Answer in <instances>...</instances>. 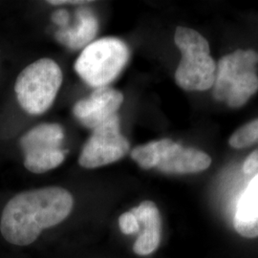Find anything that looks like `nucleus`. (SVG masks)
<instances>
[{
	"label": "nucleus",
	"instance_id": "14",
	"mask_svg": "<svg viewBox=\"0 0 258 258\" xmlns=\"http://www.w3.org/2000/svg\"><path fill=\"white\" fill-rule=\"evenodd\" d=\"M119 227L123 234H135L140 231V223L132 212L122 213L119 218Z\"/></svg>",
	"mask_w": 258,
	"mask_h": 258
},
{
	"label": "nucleus",
	"instance_id": "9",
	"mask_svg": "<svg viewBox=\"0 0 258 258\" xmlns=\"http://www.w3.org/2000/svg\"><path fill=\"white\" fill-rule=\"evenodd\" d=\"M123 102L122 93L108 86L96 88L73 107L75 117L88 128H97L115 117Z\"/></svg>",
	"mask_w": 258,
	"mask_h": 258
},
{
	"label": "nucleus",
	"instance_id": "7",
	"mask_svg": "<svg viewBox=\"0 0 258 258\" xmlns=\"http://www.w3.org/2000/svg\"><path fill=\"white\" fill-rule=\"evenodd\" d=\"M64 130L57 123H42L30 129L20 140L24 166L33 173H44L60 166L65 159L61 144Z\"/></svg>",
	"mask_w": 258,
	"mask_h": 258
},
{
	"label": "nucleus",
	"instance_id": "6",
	"mask_svg": "<svg viewBox=\"0 0 258 258\" xmlns=\"http://www.w3.org/2000/svg\"><path fill=\"white\" fill-rule=\"evenodd\" d=\"M128 46L117 37L88 44L75 62V70L89 86L100 88L114 82L129 59Z\"/></svg>",
	"mask_w": 258,
	"mask_h": 258
},
{
	"label": "nucleus",
	"instance_id": "15",
	"mask_svg": "<svg viewBox=\"0 0 258 258\" xmlns=\"http://www.w3.org/2000/svg\"><path fill=\"white\" fill-rule=\"evenodd\" d=\"M258 169V149L252 151L246 159L243 165V171L246 174H250Z\"/></svg>",
	"mask_w": 258,
	"mask_h": 258
},
{
	"label": "nucleus",
	"instance_id": "2",
	"mask_svg": "<svg viewBox=\"0 0 258 258\" xmlns=\"http://www.w3.org/2000/svg\"><path fill=\"white\" fill-rule=\"evenodd\" d=\"M254 50H236L224 55L216 65L213 97L231 108H239L258 91Z\"/></svg>",
	"mask_w": 258,
	"mask_h": 258
},
{
	"label": "nucleus",
	"instance_id": "16",
	"mask_svg": "<svg viewBox=\"0 0 258 258\" xmlns=\"http://www.w3.org/2000/svg\"><path fill=\"white\" fill-rule=\"evenodd\" d=\"M52 20L59 27H66L68 26V23H69V13L65 10L55 11V13L52 15Z\"/></svg>",
	"mask_w": 258,
	"mask_h": 258
},
{
	"label": "nucleus",
	"instance_id": "8",
	"mask_svg": "<svg viewBox=\"0 0 258 258\" xmlns=\"http://www.w3.org/2000/svg\"><path fill=\"white\" fill-rule=\"evenodd\" d=\"M130 144L120 131V117L112 119L93 130L83 146L79 164L87 169L98 168L118 162L128 152Z\"/></svg>",
	"mask_w": 258,
	"mask_h": 258
},
{
	"label": "nucleus",
	"instance_id": "10",
	"mask_svg": "<svg viewBox=\"0 0 258 258\" xmlns=\"http://www.w3.org/2000/svg\"><path fill=\"white\" fill-rule=\"evenodd\" d=\"M130 212L136 216L140 228L143 227L133 250L138 255H148L158 249L161 242L162 218L160 212L152 201H145Z\"/></svg>",
	"mask_w": 258,
	"mask_h": 258
},
{
	"label": "nucleus",
	"instance_id": "17",
	"mask_svg": "<svg viewBox=\"0 0 258 258\" xmlns=\"http://www.w3.org/2000/svg\"><path fill=\"white\" fill-rule=\"evenodd\" d=\"M49 4L54 6H61V5H80L84 6L86 4L91 3V1H83V0H51L48 1Z\"/></svg>",
	"mask_w": 258,
	"mask_h": 258
},
{
	"label": "nucleus",
	"instance_id": "4",
	"mask_svg": "<svg viewBox=\"0 0 258 258\" xmlns=\"http://www.w3.org/2000/svg\"><path fill=\"white\" fill-rule=\"evenodd\" d=\"M131 158L144 169L157 168L166 174H188L206 170L212 164L210 155L184 148L170 139H162L133 148Z\"/></svg>",
	"mask_w": 258,
	"mask_h": 258
},
{
	"label": "nucleus",
	"instance_id": "1",
	"mask_svg": "<svg viewBox=\"0 0 258 258\" xmlns=\"http://www.w3.org/2000/svg\"><path fill=\"white\" fill-rule=\"evenodd\" d=\"M74 207V198L60 186L31 189L14 196L3 209L0 231L16 246L34 243L41 232L64 221Z\"/></svg>",
	"mask_w": 258,
	"mask_h": 258
},
{
	"label": "nucleus",
	"instance_id": "12",
	"mask_svg": "<svg viewBox=\"0 0 258 258\" xmlns=\"http://www.w3.org/2000/svg\"><path fill=\"white\" fill-rule=\"evenodd\" d=\"M233 225L243 237L258 236V173L251 179L238 200Z\"/></svg>",
	"mask_w": 258,
	"mask_h": 258
},
{
	"label": "nucleus",
	"instance_id": "3",
	"mask_svg": "<svg viewBox=\"0 0 258 258\" xmlns=\"http://www.w3.org/2000/svg\"><path fill=\"white\" fill-rule=\"evenodd\" d=\"M174 42L182 53L176 69V83L185 91H206L212 88L216 64L210 55L208 40L194 29L179 26Z\"/></svg>",
	"mask_w": 258,
	"mask_h": 258
},
{
	"label": "nucleus",
	"instance_id": "13",
	"mask_svg": "<svg viewBox=\"0 0 258 258\" xmlns=\"http://www.w3.org/2000/svg\"><path fill=\"white\" fill-rule=\"evenodd\" d=\"M234 148H245L258 144V119L251 120L237 129L229 140Z\"/></svg>",
	"mask_w": 258,
	"mask_h": 258
},
{
	"label": "nucleus",
	"instance_id": "5",
	"mask_svg": "<svg viewBox=\"0 0 258 258\" xmlns=\"http://www.w3.org/2000/svg\"><path fill=\"white\" fill-rule=\"evenodd\" d=\"M62 78L60 67L51 58H40L28 65L15 84L21 108L31 115L45 113L55 102Z\"/></svg>",
	"mask_w": 258,
	"mask_h": 258
},
{
	"label": "nucleus",
	"instance_id": "11",
	"mask_svg": "<svg viewBox=\"0 0 258 258\" xmlns=\"http://www.w3.org/2000/svg\"><path fill=\"white\" fill-rule=\"evenodd\" d=\"M76 18L74 26L60 28L55 33V38L65 46L79 50L91 43L98 33L99 21L93 10L85 6L76 11Z\"/></svg>",
	"mask_w": 258,
	"mask_h": 258
}]
</instances>
